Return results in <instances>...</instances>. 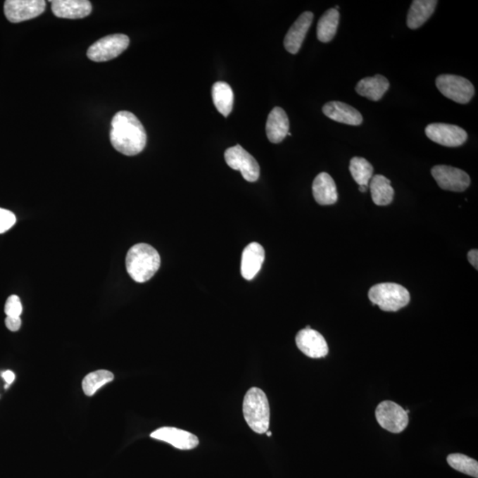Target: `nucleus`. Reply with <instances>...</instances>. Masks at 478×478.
Listing matches in <instances>:
<instances>
[{
  "instance_id": "obj_24",
  "label": "nucleus",
  "mask_w": 478,
  "mask_h": 478,
  "mask_svg": "<svg viewBox=\"0 0 478 478\" xmlns=\"http://www.w3.org/2000/svg\"><path fill=\"white\" fill-rule=\"evenodd\" d=\"M339 12L335 8L327 10L317 24V37L322 43L334 39L339 23Z\"/></svg>"
},
{
  "instance_id": "obj_11",
  "label": "nucleus",
  "mask_w": 478,
  "mask_h": 478,
  "mask_svg": "<svg viewBox=\"0 0 478 478\" xmlns=\"http://www.w3.org/2000/svg\"><path fill=\"white\" fill-rule=\"evenodd\" d=\"M426 136L436 144L447 147H458L466 143L467 134L463 128L446 123H432L426 127Z\"/></svg>"
},
{
  "instance_id": "obj_34",
  "label": "nucleus",
  "mask_w": 478,
  "mask_h": 478,
  "mask_svg": "<svg viewBox=\"0 0 478 478\" xmlns=\"http://www.w3.org/2000/svg\"><path fill=\"white\" fill-rule=\"evenodd\" d=\"M266 433L268 436H271V435H272V433H271L270 432L268 431Z\"/></svg>"
},
{
  "instance_id": "obj_28",
  "label": "nucleus",
  "mask_w": 478,
  "mask_h": 478,
  "mask_svg": "<svg viewBox=\"0 0 478 478\" xmlns=\"http://www.w3.org/2000/svg\"><path fill=\"white\" fill-rule=\"evenodd\" d=\"M5 313L8 316L20 317L23 313V305L20 298L16 295H11L6 302Z\"/></svg>"
},
{
  "instance_id": "obj_16",
  "label": "nucleus",
  "mask_w": 478,
  "mask_h": 478,
  "mask_svg": "<svg viewBox=\"0 0 478 478\" xmlns=\"http://www.w3.org/2000/svg\"><path fill=\"white\" fill-rule=\"evenodd\" d=\"M322 112L329 119L344 125L359 126L363 122V115L357 109L340 101L326 103Z\"/></svg>"
},
{
  "instance_id": "obj_1",
  "label": "nucleus",
  "mask_w": 478,
  "mask_h": 478,
  "mask_svg": "<svg viewBox=\"0 0 478 478\" xmlns=\"http://www.w3.org/2000/svg\"><path fill=\"white\" fill-rule=\"evenodd\" d=\"M110 140L119 153L134 156L146 147L147 136L142 123L134 113L121 111L112 120Z\"/></svg>"
},
{
  "instance_id": "obj_4",
  "label": "nucleus",
  "mask_w": 478,
  "mask_h": 478,
  "mask_svg": "<svg viewBox=\"0 0 478 478\" xmlns=\"http://www.w3.org/2000/svg\"><path fill=\"white\" fill-rule=\"evenodd\" d=\"M369 298L373 305L381 310L397 312L410 301V294L401 284L383 283L374 285L369 291Z\"/></svg>"
},
{
  "instance_id": "obj_22",
  "label": "nucleus",
  "mask_w": 478,
  "mask_h": 478,
  "mask_svg": "<svg viewBox=\"0 0 478 478\" xmlns=\"http://www.w3.org/2000/svg\"><path fill=\"white\" fill-rule=\"evenodd\" d=\"M371 197L377 206L390 205L394 201V190L389 179L382 175H374L370 182Z\"/></svg>"
},
{
  "instance_id": "obj_25",
  "label": "nucleus",
  "mask_w": 478,
  "mask_h": 478,
  "mask_svg": "<svg viewBox=\"0 0 478 478\" xmlns=\"http://www.w3.org/2000/svg\"><path fill=\"white\" fill-rule=\"evenodd\" d=\"M349 170L354 181L360 187L369 185L371 178L373 177L374 168L369 161L362 157H354L350 161Z\"/></svg>"
},
{
  "instance_id": "obj_14",
  "label": "nucleus",
  "mask_w": 478,
  "mask_h": 478,
  "mask_svg": "<svg viewBox=\"0 0 478 478\" xmlns=\"http://www.w3.org/2000/svg\"><path fill=\"white\" fill-rule=\"evenodd\" d=\"M314 20V15L311 12H305L301 15L296 22L292 24L284 37L285 49L291 54H296L300 51L309 27Z\"/></svg>"
},
{
  "instance_id": "obj_17",
  "label": "nucleus",
  "mask_w": 478,
  "mask_h": 478,
  "mask_svg": "<svg viewBox=\"0 0 478 478\" xmlns=\"http://www.w3.org/2000/svg\"><path fill=\"white\" fill-rule=\"evenodd\" d=\"M265 259V251L259 243L249 244L243 251L241 275L246 280H252L259 273Z\"/></svg>"
},
{
  "instance_id": "obj_29",
  "label": "nucleus",
  "mask_w": 478,
  "mask_h": 478,
  "mask_svg": "<svg viewBox=\"0 0 478 478\" xmlns=\"http://www.w3.org/2000/svg\"><path fill=\"white\" fill-rule=\"evenodd\" d=\"M16 218L11 211L0 208V234L8 232L15 225Z\"/></svg>"
},
{
  "instance_id": "obj_2",
  "label": "nucleus",
  "mask_w": 478,
  "mask_h": 478,
  "mask_svg": "<svg viewBox=\"0 0 478 478\" xmlns=\"http://www.w3.org/2000/svg\"><path fill=\"white\" fill-rule=\"evenodd\" d=\"M161 267L159 253L147 244H137L127 253V271L137 283L149 281Z\"/></svg>"
},
{
  "instance_id": "obj_5",
  "label": "nucleus",
  "mask_w": 478,
  "mask_h": 478,
  "mask_svg": "<svg viewBox=\"0 0 478 478\" xmlns=\"http://www.w3.org/2000/svg\"><path fill=\"white\" fill-rule=\"evenodd\" d=\"M129 44V37L125 34L106 36L89 47L87 57L95 63H105L121 55Z\"/></svg>"
},
{
  "instance_id": "obj_10",
  "label": "nucleus",
  "mask_w": 478,
  "mask_h": 478,
  "mask_svg": "<svg viewBox=\"0 0 478 478\" xmlns=\"http://www.w3.org/2000/svg\"><path fill=\"white\" fill-rule=\"evenodd\" d=\"M46 6L44 0H8L4 6L5 15L13 23L25 22L42 15Z\"/></svg>"
},
{
  "instance_id": "obj_8",
  "label": "nucleus",
  "mask_w": 478,
  "mask_h": 478,
  "mask_svg": "<svg viewBox=\"0 0 478 478\" xmlns=\"http://www.w3.org/2000/svg\"><path fill=\"white\" fill-rule=\"evenodd\" d=\"M226 163L234 170L241 172L244 179L250 183L260 177V166L257 161L241 146L230 147L225 153Z\"/></svg>"
},
{
  "instance_id": "obj_9",
  "label": "nucleus",
  "mask_w": 478,
  "mask_h": 478,
  "mask_svg": "<svg viewBox=\"0 0 478 478\" xmlns=\"http://www.w3.org/2000/svg\"><path fill=\"white\" fill-rule=\"evenodd\" d=\"M432 175L443 190L463 192L470 184V175L465 171L446 165L433 167Z\"/></svg>"
},
{
  "instance_id": "obj_7",
  "label": "nucleus",
  "mask_w": 478,
  "mask_h": 478,
  "mask_svg": "<svg viewBox=\"0 0 478 478\" xmlns=\"http://www.w3.org/2000/svg\"><path fill=\"white\" fill-rule=\"evenodd\" d=\"M376 418L382 428L391 433H401L408 427V411L395 402H381L376 409Z\"/></svg>"
},
{
  "instance_id": "obj_21",
  "label": "nucleus",
  "mask_w": 478,
  "mask_h": 478,
  "mask_svg": "<svg viewBox=\"0 0 478 478\" xmlns=\"http://www.w3.org/2000/svg\"><path fill=\"white\" fill-rule=\"evenodd\" d=\"M436 0H415L409 9L407 24L409 29L416 30L422 27L434 13Z\"/></svg>"
},
{
  "instance_id": "obj_15",
  "label": "nucleus",
  "mask_w": 478,
  "mask_h": 478,
  "mask_svg": "<svg viewBox=\"0 0 478 478\" xmlns=\"http://www.w3.org/2000/svg\"><path fill=\"white\" fill-rule=\"evenodd\" d=\"M55 16L63 19H82L91 15L92 3L87 0H54L51 1Z\"/></svg>"
},
{
  "instance_id": "obj_19",
  "label": "nucleus",
  "mask_w": 478,
  "mask_h": 478,
  "mask_svg": "<svg viewBox=\"0 0 478 478\" xmlns=\"http://www.w3.org/2000/svg\"><path fill=\"white\" fill-rule=\"evenodd\" d=\"M290 122L287 113L281 108H275L268 117L266 133L268 140L279 144L288 135Z\"/></svg>"
},
{
  "instance_id": "obj_20",
  "label": "nucleus",
  "mask_w": 478,
  "mask_h": 478,
  "mask_svg": "<svg viewBox=\"0 0 478 478\" xmlns=\"http://www.w3.org/2000/svg\"><path fill=\"white\" fill-rule=\"evenodd\" d=\"M390 88V82L387 78L381 75H376L372 77L362 79L358 82L356 89L358 94L370 101H379L384 97L385 92Z\"/></svg>"
},
{
  "instance_id": "obj_18",
  "label": "nucleus",
  "mask_w": 478,
  "mask_h": 478,
  "mask_svg": "<svg viewBox=\"0 0 478 478\" xmlns=\"http://www.w3.org/2000/svg\"><path fill=\"white\" fill-rule=\"evenodd\" d=\"M312 189L315 201L320 205H333L338 201L339 194L335 182L325 172L320 173L315 178Z\"/></svg>"
},
{
  "instance_id": "obj_33",
  "label": "nucleus",
  "mask_w": 478,
  "mask_h": 478,
  "mask_svg": "<svg viewBox=\"0 0 478 478\" xmlns=\"http://www.w3.org/2000/svg\"><path fill=\"white\" fill-rule=\"evenodd\" d=\"M367 190V187H364V185H362V187H360V188H359V191L360 192H366Z\"/></svg>"
},
{
  "instance_id": "obj_3",
  "label": "nucleus",
  "mask_w": 478,
  "mask_h": 478,
  "mask_svg": "<svg viewBox=\"0 0 478 478\" xmlns=\"http://www.w3.org/2000/svg\"><path fill=\"white\" fill-rule=\"evenodd\" d=\"M244 417L254 432L263 434L270 428V409L263 390L253 387L247 391L243 402Z\"/></svg>"
},
{
  "instance_id": "obj_6",
  "label": "nucleus",
  "mask_w": 478,
  "mask_h": 478,
  "mask_svg": "<svg viewBox=\"0 0 478 478\" xmlns=\"http://www.w3.org/2000/svg\"><path fill=\"white\" fill-rule=\"evenodd\" d=\"M436 88L447 99L459 104H467L474 94V88L467 79L455 75H441L436 79Z\"/></svg>"
},
{
  "instance_id": "obj_23",
  "label": "nucleus",
  "mask_w": 478,
  "mask_h": 478,
  "mask_svg": "<svg viewBox=\"0 0 478 478\" xmlns=\"http://www.w3.org/2000/svg\"><path fill=\"white\" fill-rule=\"evenodd\" d=\"M212 98L219 113L223 116H229L232 111L234 102L232 87L225 82H215L212 88Z\"/></svg>"
},
{
  "instance_id": "obj_13",
  "label": "nucleus",
  "mask_w": 478,
  "mask_h": 478,
  "mask_svg": "<svg viewBox=\"0 0 478 478\" xmlns=\"http://www.w3.org/2000/svg\"><path fill=\"white\" fill-rule=\"evenodd\" d=\"M151 438L170 444L175 448L191 450L199 446L197 436L184 429L173 427H163L156 429L151 434Z\"/></svg>"
},
{
  "instance_id": "obj_32",
  "label": "nucleus",
  "mask_w": 478,
  "mask_h": 478,
  "mask_svg": "<svg viewBox=\"0 0 478 478\" xmlns=\"http://www.w3.org/2000/svg\"><path fill=\"white\" fill-rule=\"evenodd\" d=\"M2 377L4 378L8 384H11L15 379V375L11 370H6L2 373Z\"/></svg>"
},
{
  "instance_id": "obj_26",
  "label": "nucleus",
  "mask_w": 478,
  "mask_h": 478,
  "mask_svg": "<svg viewBox=\"0 0 478 478\" xmlns=\"http://www.w3.org/2000/svg\"><path fill=\"white\" fill-rule=\"evenodd\" d=\"M113 380V374L108 370H101L89 373L82 380V390L87 396H92L104 386L105 384Z\"/></svg>"
},
{
  "instance_id": "obj_31",
  "label": "nucleus",
  "mask_w": 478,
  "mask_h": 478,
  "mask_svg": "<svg viewBox=\"0 0 478 478\" xmlns=\"http://www.w3.org/2000/svg\"><path fill=\"white\" fill-rule=\"evenodd\" d=\"M467 260H469L470 263L472 266L476 268V270H478V251L477 249L471 250L470 251V253H467Z\"/></svg>"
},
{
  "instance_id": "obj_12",
  "label": "nucleus",
  "mask_w": 478,
  "mask_h": 478,
  "mask_svg": "<svg viewBox=\"0 0 478 478\" xmlns=\"http://www.w3.org/2000/svg\"><path fill=\"white\" fill-rule=\"evenodd\" d=\"M296 345L302 353L313 359H320L329 353L328 344L321 333L310 327L301 329L296 336Z\"/></svg>"
},
{
  "instance_id": "obj_30",
  "label": "nucleus",
  "mask_w": 478,
  "mask_h": 478,
  "mask_svg": "<svg viewBox=\"0 0 478 478\" xmlns=\"http://www.w3.org/2000/svg\"><path fill=\"white\" fill-rule=\"evenodd\" d=\"M22 325V320L20 317H15V316H8L6 318V328L11 332L19 331Z\"/></svg>"
},
{
  "instance_id": "obj_27",
  "label": "nucleus",
  "mask_w": 478,
  "mask_h": 478,
  "mask_svg": "<svg viewBox=\"0 0 478 478\" xmlns=\"http://www.w3.org/2000/svg\"><path fill=\"white\" fill-rule=\"evenodd\" d=\"M447 463L453 470L474 478L478 477V463L469 456L453 453L447 457Z\"/></svg>"
}]
</instances>
